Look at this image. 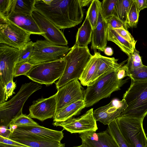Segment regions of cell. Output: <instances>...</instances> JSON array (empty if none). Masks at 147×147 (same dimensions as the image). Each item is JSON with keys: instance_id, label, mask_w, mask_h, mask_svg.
<instances>
[{"instance_id": "obj_14", "label": "cell", "mask_w": 147, "mask_h": 147, "mask_svg": "<svg viewBox=\"0 0 147 147\" xmlns=\"http://www.w3.org/2000/svg\"><path fill=\"white\" fill-rule=\"evenodd\" d=\"M56 94L47 98L34 101L30 107L28 115L31 118L43 121L53 118L56 111Z\"/></svg>"}, {"instance_id": "obj_2", "label": "cell", "mask_w": 147, "mask_h": 147, "mask_svg": "<svg viewBox=\"0 0 147 147\" xmlns=\"http://www.w3.org/2000/svg\"><path fill=\"white\" fill-rule=\"evenodd\" d=\"M128 78L119 80L117 71L108 72L101 75L87 86L84 101L86 107H89L101 99L110 97L114 92L120 88Z\"/></svg>"}, {"instance_id": "obj_30", "label": "cell", "mask_w": 147, "mask_h": 147, "mask_svg": "<svg viewBox=\"0 0 147 147\" xmlns=\"http://www.w3.org/2000/svg\"><path fill=\"white\" fill-rule=\"evenodd\" d=\"M117 0H104L101 3V14L106 20L114 16L115 6Z\"/></svg>"}, {"instance_id": "obj_15", "label": "cell", "mask_w": 147, "mask_h": 147, "mask_svg": "<svg viewBox=\"0 0 147 147\" xmlns=\"http://www.w3.org/2000/svg\"><path fill=\"white\" fill-rule=\"evenodd\" d=\"M127 107L124 99L121 101L113 100L107 105L94 111L93 116L96 121L108 125L119 116Z\"/></svg>"}, {"instance_id": "obj_26", "label": "cell", "mask_w": 147, "mask_h": 147, "mask_svg": "<svg viewBox=\"0 0 147 147\" xmlns=\"http://www.w3.org/2000/svg\"><path fill=\"white\" fill-rule=\"evenodd\" d=\"M35 0H10L6 18L11 13L32 14L35 10Z\"/></svg>"}, {"instance_id": "obj_9", "label": "cell", "mask_w": 147, "mask_h": 147, "mask_svg": "<svg viewBox=\"0 0 147 147\" xmlns=\"http://www.w3.org/2000/svg\"><path fill=\"white\" fill-rule=\"evenodd\" d=\"M19 53V49L0 44V82L4 86L10 81H13Z\"/></svg>"}, {"instance_id": "obj_29", "label": "cell", "mask_w": 147, "mask_h": 147, "mask_svg": "<svg viewBox=\"0 0 147 147\" xmlns=\"http://www.w3.org/2000/svg\"><path fill=\"white\" fill-rule=\"evenodd\" d=\"M101 2L98 0H93L90 3L86 16L91 25L92 29L96 26L98 19Z\"/></svg>"}, {"instance_id": "obj_3", "label": "cell", "mask_w": 147, "mask_h": 147, "mask_svg": "<svg viewBox=\"0 0 147 147\" xmlns=\"http://www.w3.org/2000/svg\"><path fill=\"white\" fill-rule=\"evenodd\" d=\"M123 98L127 107L120 115L143 121L147 115V80L131 79L130 86Z\"/></svg>"}, {"instance_id": "obj_39", "label": "cell", "mask_w": 147, "mask_h": 147, "mask_svg": "<svg viewBox=\"0 0 147 147\" xmlns=\"http://www.w3.org/2000/svg\"><path fill=\"white\" fill-rule=\"evenodd\" d=\"M6 95L5 100L12 95L16 87V84L13 81H11L4 86Z\"/></svg>"}, {"instance_id": "obj_13", "label": "cell", "mask_w": 147, "mask_h": 147, "mask_svg": "<svg viewBox=\"0 0 147 147\" xmlns=\"http://www.w3.org/2000/svg\"><path fill=\"white\" fill-rule=\"evenodd\" d=\"M32 14L38 27L44 33L42 36L46 40L57 45H67L68 41L60 29L36 10L34 11Z\"/></svg>"}, {"instance_id": "obj_35", "label": "cell", "mask_w": 147, "mask_h": 147, "mask_svg": "<svg viewBox=\"0 0 147 147\" xmlns=\"http://www.w3.org/2000/svg\"><path fill=\"white\" fill-rule=\"evenodd\" d=\"M131 79L135 80H147V66L143 65L140 67L129 71Z\"/></svg>"}, {"instance_id": "obj_46", "label": "cell", "mask_w": 147, "mask_h": 147, "mask_svg": "<svg viewBox=\"0 0 147 147\" xmlns=\"http://www.w3.org/2000/svg\"><path fill=\"white\" fill-rule=\"evenodd\" d=\"M80 3L82 7L88 5L91 3L92 0H80Z\"/></svg>"}, {"instance_id": "obj_1", "label": "cell", "mask_w": 147, "mask_h": 147, "mask_svg": "<svg viewBox=\"0 0 147 147\" xmlns=\"http://www.w3.org/2000/svg\"><path fill=\"white\" fill-rule=\"evenodd\" d=\"M34 7L59 29L74 27L83 19L80 0H35Z\"/></svg>"}, {"instance_id": "obj_16", "label": "cell", "mask_w": 147, "mask_h": 147, "mask_svg": "<svg viewBox=\"0 0 147 147\" xmlns=\"http://www.w3.org/2000/svg\"><path fill=\"white\" fill-rule=\"evenodd\" d=\"M107 39L117 45L128 56L133 53L136 49L137 40L127 30L124 29H113L108 25Z\"/></svg>"}, {"instance_id": "obj_11", "label": "cell", "mask_w": 147, "mask_h": 147, "mask_svg": "<svg viewBox=\"0 0 147 147\" xmlns=\"http://www.w3.org/2000/svg\"><path fill=\"white\" fill-rule=\"evenodd\" d=\"M93 108L77 118L72 117L63 121L53 122L55 126H60L71 134H79L90 131H96L98 128L96 121L93 116Z\"/></svg>"}, {"instance_id": "obj_36", "label": "cell", "mask_w": 147, "mask_h": 147, "mask_svg": "<svg viewBox=\"0 0 147 147\" xmlns=\"http://www.w3.org/2000/svg\"><path fill=\"white\" fill-rule=\"evenodd\" d=\"M35 65L28 62L17 63L15 68L14 77L22 75L26 76Z\"/></svg>"}, {"instance_id": "obj_43", "label": "cell", "mask_w": 147, "mask_h": 147, "mask_svg": "<svg viewBox=\"0 0 147 147\" xmlns=\"http://www.w3.org/2000/svg\"><path fill=\"white\" fill-rule=\"evenodd\" d=\"M0 136L3 137L8 138L10 133V131L9 128L4 126H0Z\"/></svg>"}, {"instance_id": "obj_44", "label": "cell", "mask_w": 147, "mask_h": 147, "mask_svg": "<svg viewBox=\"0 0 147 147\" xmlns=\"http://www.w3.org/2000/svg\"><path fill=\"white\" fill-rule=\"evenodd\" d=\"M6 95L4 86L0 82V104L5 102Z\"/></svg>"}, {"instance_id": "obj_34", "label": "cell", "mask_w": 147, "mask_h": 147, "mask_svg": "<svg viewBox=\"0 0 147 147\" xmlns=\"http://www.w3.org/2000/svg\"><path fill=\"white\" fill-rule=\"evenodd\" d=\"M139 53V51L135 49L133 53L128 56L127 63L126 65L129 71L143 65Z\"/></svg>"}, {"instance_id": "obj_5", "label": "cell", "mask_w": 147, "mask_h": 147, "mask_svg": "<svg viewBox=\"0 0 147 147\" xmlns=\"http://www.w3.org/2000/svg\"><path fill=\"white\" fill-rule=\"evenodd\" d=\"M42 87L32 82L25 83L22 84L19 91L11 99L0 104V126L8 128L11 121L22 114L23 106L28 98Z\"/></svg>"}, {"instance_id": "obj_22", "label": "cell", "mask_w": 147, "mask_h": 147, "mask_svg": "<svg viewBox=\"0 0 147 147\" xmlns=\"http://www.w3.org/2000/svg\"><path fill=\"white\" fill-rule=\"evenodd\" d=\"M86 107L84 100H79L57 111L54 117L53 122L63 121L79 115Z\"/></svg>"}, {"instance_id": "obj_4", "label": "cell", "mask_w": 147, "mask_h": 147, "mask_svg": "<svg viewBox=\"0 0 147 147\" xmlns=\"http://www.w3.org/2000/svg\"><path fill=\"white\" fill-rule=\"evenodd\" d=\"M92 56L88 46L80 47L75 44L63 57L65 66L62 75L56 84L57 88L58 89L73 80H78Z\"/></svg>"}, {"instance_id": "obj_32", "label": "cell", "mask_w": 147, "mask_h": 147, "mask_svg": "<svg viewBox=\"0 0 147 147\" xmlns=\"http://www.w3.org/2000/svg\"><path fill=\"white\" fill-rule=\"evenodd\" d=\"M11 125H16L17 126H38L39 125L28 115L23 114L13 119L10 122L9 126Z\"/></svg>"}, {"instance_id": "obj_41", "label": "cell", "mask_w": 147, "mask_h": 147, "mask_svg": "<svg viewBox=\"0 0 147 147\" xmlns=\"http://www.w3.org/2000/svg\"><path fill=\"white\" fill-rule=\"evenodd\" d=\"M0 142L4 144L24 147H28L20 143L8 138L0 136Z\"/></svg>"}, {"instance_id": "obj_42", "label": "cell", "mask_w": 147, "mask_h": 147, "mask_svg": "<svg viewBox=\"0 0 147 147\" xmlns=\"http://www.w3.org/2000/svg\"><path fill=\"white\" fill-rule=\"evenodd\" d=\"M138 11L140 12L142 10L147 8V0H135Z\"/></svg>"}, {"instance_id": "obj_12", "label": "cell", "mask_w": 147, "mask_h": 147, "mask_svg": "<svg viewBox=\"0 0 147 147\" xmlns=\"http://www.w3.org/2000/svg\"><path fill=\"white\" fill-rule=\"evenodd\" d=\"M85 92L77 79L60 88L56 93V111L78 101L84 100Z\"/></svg>"}, {"instance_id": "obj_19", "label": "cell", "mask_w": 147, "mask_h": 147, "mask_svg": "<svg viewBox=\"0 0 147 147\" xmlns=\"http://www.w3.org/2000/svg\"><path fill=\"white\" fill-rule=\"evenodd\" d=\"M100 10L101 6L97 24L92 29L91 49L94 51L98 49L103 52L108 41V25L106 21L102 17Z\"/></svg>"}, {"instance_id": "obj_17", "label": "cell", "mask_w": 147, "mask_h": 147, "mask_svg": "<svg viewBox=\"0 0 147 147\" xmlns=\"http://www.w3.org/2000/svg\"><path fill=\"white\" fill-rule=\"evenodd\" d=\"M79 134L82 144L89 147H119L107 129L98 133L90 131Z\"/></svg>"}, {"instance_id": "obj_27", "label": "cell", "mask_w": 147, "mask_h": 147, "mask_svg": "<svg viewBox=\"0 0 147 147\" xmlns=\"http://www.w3.org/2000/svg\"><path fill=\"white\" fill-rule=\"evenodd\" d=\"M133 0H117L115 6L114 16L127 26L128 16Z\"/></svg>"}, {"instance_id": "obj_24", "label": "cell", "mask_w": 147, "mask_h": 147, "mask_svg": "<svg viewBox=\"0 0 147 147\" xmlns=\"http://www.w3.org/2000/svg\"><path fill=\"white\" fill-rule=\"evenodd\" d=\"M99 62L93 81L104 74L111 71H117L125 62L124 61L119 63L118 59L114 57H109L102 55L99 56Z\"/></svg>"}, {"instance_id": "obj_8", "label": "cell", "mask_w": 147, "mask_h": 147, "mask_svg": "<svg viewBox=\"0 0 147 147\" xmlns=\"http://www.w3.org/2000/svg\"><path fill=\"white\" fill-rule=\"evenodd\" d=\"M116 120L122 135L132 147H147L143 120L120 115Z\"/></svg>"}, {"instance_id": "obj_21", "label": "cell", "mask_w": 147, "mask_h": 147, "mask_svg": "<svg viewBox=\"0 0 147 147\" xmlns=\"http://www.w3.org/2000/svg\"><path fill=\"white\" fill-rule=\"evenodd\" d=\"M7 20L30 34L42 36L41 31L33 18L32 14L11 13Z\"/></svg>"}, {"instance_id": "obj_40", "label": "cell", "mask_w": 147, "mask_h": 147, "mask_svg": "<svg viewBox=\"0 0 147 147\" xmlns=\"http://www.w3.org/2000/svg\"><path fill=\"white\" fill-rule=\"evenodd\" d=\"M117 76L119 80H122L125 77H130V72L126 64L123 65L121 68L117 71Z\"/></svg>"}, {"instance_id": "obj_10", "label": "cell", "mask_w": 147, "mask_h": 147, "mask_svg": "<svg viewBox=\"0 0 147 147\" xmlns=\"http://www.w3.org/2000/svg\"><path fill=\"white\" fill-rule=\"evenodd\" d=\"M31 34L8 20L0 25V44L20 49L30 41Z\"/></svg>"}, {"instance_id": "obj_7", "label": "cell", "mask_w": 147, "mask_h": 147, "mask_svg": "<svg viewBox=\"0 0 147 147\" xmlns=\"http://www.w3.org/2000/svg\"><path fill=\"white\" fill-rule=\"evenodd\" d=\"M71 48L55 45L47 40L34 42L33 51L28 62L36 65L55 61L64 57Z\"/></svg>"}, {"instance_id": "obj_6", "label": "cell", "mask_w": 147, "mask_h": 147, "mask_svg": "<svg viewBox=\"0 0 147 147\" xmlns=\"http://www.w3.org/2000/svg\"><path fill=\"white\" fill-rule=\"evenodd\" d=\"M66 61L64 58L35 65L26 76L40 84L49 85L59 79L64 71Z\"/></svg>"}, {"instance_id": "obj_31", "label": "cell", "mask_w": 147, "mask_h": 147, "mask_svg": "<svg viewBox=\"0 0 147 147\" xmlns=\"http://www.w3.org/2000/svg\"><path fill=\"white\" fill-rule=\"evenodd\" d=\"M140 11L137 7L135 0L131 4L128 16L127 28H136L138 24Z\"/></svg>"}, {"instance_id": "obj_20", "label": "cell", "mask_w": 147, "mask_h": 147, "mask_svg": "<svg viewBox=\"0 0 147 147\" xmlns=\"http://www.w3.org/2000/svg\"><path fill=\"white\" fill-rule=\"evenodd\" d=\"M8 138L28 147H65L61 142L45 139L30 134L9 136Z\"/></svg>"}, {"instance_id": "obj_37", "label": "cell", "mask_w": 147, "mask_h": 147, "mask_svg": "<svg viewBox=\"0 0 147 147\" xmlns=\"http://www.w3.org/2000/svg\"><path fill=\"white\" fill-rule=\"evenodd\" d=\"M106 21L108 25L113 29L122 28L127 30L126 25L115 16H112Z\"/></svg>"}, {"instance_id": "obj_48", "label": "cell", "mask_w": 147, "mask_h": 147, "mask_svg": "<svg viewBox=\"0 0 147 147\" xmlns=\"http://www.w3.org/2000/svg\"><path fill=\"white\" fill-rule=\"evenodd\" d=\"M78 147H89L88 146H87L86 145L82 144V145H81L80 146H78Z\"/></svg>"}, {"instance_id": "obj_33", "label": "cell", "mask_w": 147, "mask_h": 147, "mask_svg": "<svg viewBox=\"0 0 147 147\" xmlns=\"http://www.w3.org/2000/svg\"><path fill=\"white\" fill-rule=\"evenodd\" d=\"M34 43L30 41L19 49V57L17 63L28 62L33 51Z\"/></svg>"}, {"instance_id": "obj_25", "label": "cell", "mask_w": 147, "mask_h": 147, "mask_svg": "<svg viewBox=\"0 0 147 147\" xmlns=\"http://www.w3.org/2000/svg\"><path fill=\"white\" fill-rule=\"evenodd\" d=\"M92 28L87 16L76 35L75 44L80 47H86L91 42Z\"/></svg>"}, {"instance_id": "obj_45", "label": "cell", "mask_w": 147, "mask_h": 147, "mask_svg": "<svg viewBox=\"0 0 147 147\" xmlns=\"http://www.w3.org/2000/svg\"><path fill=\"white\" fill-rule=\"evenodd\" d=\"M104 52L106 55L109 56H112L113 54L112 49L110 47H106Z\"/></svg>"}, {"instance_id": "obj_18", "label": "cell", "mask_w": 147, "mask_h": 147, "mask_svg": "<svg viewBox=\"0 0 147 147\" xmlns=\"http://www.w3.org/2000/svg\"><path fill=\"white\" fill-rule=\"evenodd\" d=\"M19 134H27L45 139L61 142L63 138V130H55L44 127L38 126H20L10 132L9 136Z\"/></svg>"}, {"instance_id": "obj_28", "label": "cell", "mask_w": 147, "mask_h": 147, "mask_svg": "<svg viewBox=\"0 0 147 147\" xmlns=\"http://www.w3.org/2000/svg\"><path fill=\"white\" fill-rule=\"evenodd\" d=\"M107 129L114 139L119 147H132L121 134L116 119L108 125Z\"/></svg>"}, {"instance_id": "obj_47", "label": "cell", "mask_w": 147, "mask_h": 147, "mask_svg": "<svg viewBox=\"0 0 147 147\" xmlns=\"http://www.w3.org/2000/svg\"><path fill=\"white\" fill-rule=\"evenodd\" d=\"M0 147H24L7 144L0 142Z\"/></svg>"}, {"instance_id": "obj_23", "label": "cell", "mask_w": 147, "mask_h": 147, "mask_svg": "<svg viewBox=\"0 0 147 147\" xmlns=\"http://www.w3.org/2000/svg\"><path fill=\"white\" fill-rule=\"evenodd\" d=\"M100 54L99 52L94 51V54L85 68L79 79L82 85L87 86L93 82L99 63Z\"/></svg>"}, {"instance_id": "obj_38", "label": "cell", "mask_w": 147, "mask_h": 147, "mask_svg": "<svg viewBox=\"0 0 147 147\" xmlns=\"http://www.w3.org/2000/svg\"><path fill=\"white\" fill-rule=\"evenodd\" d=\"M10 2V0H0V17L7 19Z\"/></svg>"}, {"instance_id": "obj_49", "label": "cell", "mask_w": 147, "mask_h": 147, "mask_svg": "<svg viewBox=\"0 0 147 147\" xmlns=\"http://www.w3.org/2000/svg\"><path fill=\"white\" fill-rule=\"evenodd\" d=\"M79 147L78 146H77V147Z\"/></svg>"}]
</instances>
